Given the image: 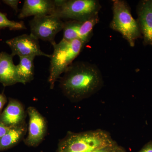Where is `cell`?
<instances>
[{
    "instance_id": "obj_1",
    "label": "cell",
    "mask_w": 152,
    "mask_h": 152,
    "mask_svg": "<svg viewBox=\"0 0 152 152\" xmlns=\"http://www.w3.org/2000/svg\"><path fill=\"white\" fill-rule=\"evenodd\" d=\"M60 79V87L63 94L75 102L94 94L104 85L99 69L94 64L87 62L73 63Z\"/></svg>"
},
{
    "instance_id": "obj_2",
    "label": "cell",
    "mask_w": 152,
    "mask_h": 152,
    "mask_svg": "<svg viewBox=\"0 0 152 152\" xmlns=\"http://www.w3.org/2000/svg\"><path fill=\"white\" fill-rule=\"evenodd\" d=\"M115 142L108 132L100 129L78 133L69 132L60 141L56 152H92Z\"/></svg>"
},
{
    "instance_id": "obj_3",
    "label": "cell",
    "mask_w": 152,
    "mask_h": 152,
    "mask_svg": "<svg viewBox=\"0 0 152 152\" xmlns=\"http://www.w3.org/2000/svg\"><path fill=\"white\" fill-rule=\"evenodd\" d=\"M86 45L80 40L66 41L62 39L58 43L53 46L54 50L50 58L48 80L50 88H54L57 80L72 64Z\"/></svg>"
},
{
    "instance_id": "obj_4",
    "label": "cell",
    "mask_w": 152,
    "mask_h": 152,
    "mask_svg": "<svg viewBox=\"0 0 152 152\" xmlns=\"http://www.w3.org/2000/svg\"><path fill=\"white\" fill-rule=\"evenodd\" d=\"M113 18L110 27L120 33L134 47L136 41L142 37L137 22L133 18L128 4L123 0H113Z\"/></svg>"
},
{
    "instance_id": "obj_5",
    "label": "cell",
    "mask_w": 152,
    "mask_h": 152,
    "mask_svg": "<svg viewBox=\"0 0 152 152\" xmlns=\"http://www.w3.org/2000/svg\"><path fill=\"white\" fill-rule=\"evenodd\" d=\"M53 15L62 20L83 21L98 15L101 7L96 0H54Z\"/></svg>"
},
{
    "instance_id": "obj_6",
    "label": "cell",
    "mask_w": 152,
    "mask_h": 152,
    "mask_svg": "<svg viewBox=\"0 0 152 152\" xmlns=\"http://www.w3.org/2000/svg\"><path fill=\"white\" fill-rule=\"evenodd\" d=\"M64 22L54 15L34 17L29 21L31 34L38 39L48 41L52 46L56 43V35L64 28Z\"/></svg>"
},
{
    "instance_id": "obj_7",
    "label": "cell",
    "mask_w": 152,
    "mask_h": 152,
    "mask_svg": "<svg viewBox=\"0 0 152 152\" xmlns=\"http://www.w3.org/2000/svg\"><path fill=\"white\" fill-rule=\"evenodd\" d=\"M6 43L10 48L11 54L20 57L40 56L50 58L51 55L44 53L41 50L39 39L32 35H22L6 41Z\"/></svg>"
},
{
    "instance_id": "obj_8",
    "label": "cell",
    "mask_w": 152,
    "mask_h": 152,
    "mask_svg": "<svg viewBox=\"0 0 152 152\" xmlns=\"http://www.w3.org/2000/svg\"><path fill=\"white\" fill-rule=\"evenodd\" d=\"M27 113L29 117L28 134L24 142L28 146L37 147L43 141L46 135V120L34 107H29Z\"/></svg>"
},
{
    "instance_id": "obj_9",
    "label": "cell",
    "mask_w": 152,
    "mask_h": 152,
    "mask_svg": "<svg viewBox=\"0 0 152 152\" xmlns=\"http://www.w3.org/2000/svg\"><path fill=\"white\" fill-rule=\"evenodd\" d=\"M26 113L23 104L17 99L9 98L7 107L0 114V122L9 128L26 122Z\"/></svg>"
},
{
    "instance_id": "obj_10",
    "label": "cell",
    "mask_w": 152,
    "mask_h": 152,
    "mask_svg": "<svg viewBox=\"0 0 152 152\" xmlns=\"http://www.w3.org/2000/svg\"><path fill=\"white\" fill-rule=\"evenodd\" d=\"M138 19L140 31L145 45H152V0L140 2L137 8Z\"/></svg>"
},
{
    "instance_id": "obj_11",
    "label": "cell",
    "mask_w": 152,
    "mask_h": 152,
    "mask_svg": "<svg viewBox=\"0 0 152 152\" xmlns=\"http://www.w3.org/2000/svg\"><path fill=\"white\" fill-rule=\"evenodd\" d=\"M55 9L54 0H25L18 17L22 19L30 16L51 15L54 12Z\"/></svg>"
},
{
    "instance_id": "obj_12",
    "label": "cell",
    "mask_w": 152,
    "mask_h": 152,
    "mask_svg": "<svg viewBox=\"0 0 152 152\" xmlns=\"http://www.w3.org/2000/svg\"><path fill=\"white\" fill-rule=\"evenodd\" d=\"M13 58L12 55L6 52L0 53V83L4 87L20 83Z\"/></svg>"
},
{
    "instance_id": "obj_13",
    "label": "cell",
    "mask_w": 152,
    "mask_h": 152,
    "mask_svg": "<svg viewBox=\"0 0 152 152\" xmlns=\"http://www.w3.org/2000/svg\"><path fill=\"white\" fill-rule=\"evenodd\" d=\"M28 130L26 123L18 126L10 128L8 132L0 140V152L15 146L24 138Z\"/></svg>"
},
{
    "instance_id": "obj_14",
    "label": "cell",
    "mask_w": 152,
    "mask_h": 152,
    "mask_svg": "<svg viewBox=\"0 0 152 152\" xmlns=\"http://www.w3.org/2000/svg\"><path fill=\"white\" fill-rule=\"evenodd\" d=\"M99 21L98 15L83 21H75L74 28L77 39L80 40L86 44L92 35L93 29Z\"/></svg>"
},
{
    "instance_id": "obj_15",
    "label": "cell",
    "mask_w": 152,
    "mask_h": 152,
    "mask_svg": "<svg viewBox=\"0 0 152 152\" xmlns=\"http://www.w3.org/2000/svg\"><path fill=\"white\" fill-rule=\"evenodd\" d=\"M18 64L16 65V72L20 83L25 85L34 79L35 57H20Z\"/></svg>"
},
{
    "instance_id": "obj_16",
    "label": "cell",
    "mask_w": 152,
    "mask_h": 152,
    "mask_svg": "<svg viewBox=\"0 0 152 152\" xmlns=\"http://www.w3.org/2000/svg\"><path fill=\"white\" fill-rule=\"evenodd\" d=\"M8 28L11 30H22L26 29L23 21L11 20L0 11V28Z\"/></svg>"
},
{
    "instance_id": "obj_17",
    "label": "cell",
    "mask_w": 152,
    "mask_h": 152,
    "mask_svg": "<svg viewBox=\"0 0 152 152\" xmlns=\"http://www.w3.org/2000/svg\"><path fill=\"white\" fill-rule=\"evenodd\" d=\"M118 146L116 142H115L111 145L98 149L92 152H113Z\"/></svg>"
},
{
    "instance_id": "obj_18",
    "label": "cell",
    "mask_w": 152,
    "mask_h": 152,
    "mask_svg": "<svg viewBox=\"0 0 152 152\" xmlns=\"http://www.w3.org/2000/svg\"><path fill=\"white\" fill-rule=\"evenodd\" d=\"M2 2L7 5L10 6L13 10L15 11L16 12H18V0H3Z\"/></svg>"
},
{
    "instance_id": "obj_19",
    "label": "cell",
    "mask_w": 152,
    "mask_h": 152,
    "mask_svg": "<svg viewBox=\"0 0 152 152\" xmlns=\"http://www.w3.org/2000/svg\"><path fill=\"white\" fill-rule=\"evenodd\" d=\"M7 98L4 94L0 93V114L3 111L4 107L8 102Z\"/></svg>"
},
{
    "instance_id": "obj_20",
    "label": "cell",
    "mask_w": 152,
    "mask_h": 152,
    "mask_svg": "<svg viewBox=\"0 0 152 152\" xmlns=\"http://www.w3.org/2000/svg\"><path fill=\"white\" fill-rule=\"evenodd\" d=\"M10 128L6 126L1 122H0V140L7 134L10 130Z\"/></svg>"
},
{
    "instance_id": "obj_21",
    "label": "cell",
    "mask_w": 152,
    "mask_h": 152,
    "mask_svg": "<svg viewBox=\"0 0 152 152\" xmlns=\"http://www.w3.org/2000/svg\"><path fill=\"white\" fill-rule=\"evenodd\" d=\"M138 152H152V141L146 144Z\"/></svg>"
},
{
    "instance_id": "obj_22",
    "label": "cell",
    "mask_w": 152,
    "mask_h": 152,
    "mask_svg": "<svg viewBox=\"0 0 152 152\" xmlns=\"http://www.w3.org/2000/svg\"><path fill=\"white\" fill-rule=\"evenodd\" d=\"M113 152H126L122 147L119 146L118 145L116 147Z\"/></svg>"
}]
</instances>
